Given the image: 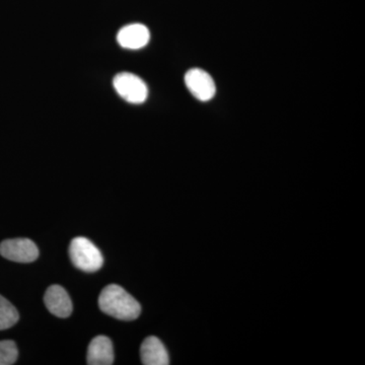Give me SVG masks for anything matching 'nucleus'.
<instances>
[{"label": "nucleus", "mask_w": 365, "mask_h": 365, "mask_svg": "<svg viewBox=\"0 0 365 365\" xmlns=\"http://www.w3.org/2000/svg\"><path fill=\"white\" fill-rule=\"evenodd\" d=\"M20 319L18 309L0 295V331L11 328Z\"/></svg>", "instance_id": "nucleus-10"}, {"label": "nucleus", "mask_w": 365, "mask_h": 365, "mask_svg": "<svg viewBox=\"0 0 365 365\" xmlns=\"http://www.w3.org/2000/svg\"><path fill=\"white\" fill-rule=\"evenodd\" d=\"M46 307L50 313L58 318H68L72 313V302L66 290L59 285L48 288L44 297Z\"/></svg>", "instance_id": "nucleus-7"}, {"label": "nucleus", "mask_w": 365, "mask_h": 365, "mask_svg": "<svg viewBox=\"0 0 365 365\" xmlns=\"http://www.w3.org/2000/svg\"><path fill=\"white\" fill-rule=\"evenodd\" d=\"M113 86L120 98L129 104L141 105L148 100V86L139 76L130 72H121L115 76Z\"/></svg>", "instance_id": "nucleus-3"}, {"label": "nucleus", "mask_w": 365, "mask_h": 365, "mask_svg": "<svg viewBox=\"0 0 365 365\" xmlns=\"http://www.w3.org/2000/svg\"><path fill=\"white\" fill-rule=\"evenodd\" d=\"M150 32L143 24H131L123 26L117 34L118 44L124 49H143L150 43Z\"/></svg>", "instance_id": "nucleus-6"}, {"label": "nucleus", "mask_w": 365, "mask_h": 365, "mask_svg": "<svg viewBox=\"0 0 365 365\" xmlns=\"http://www.w3.org/2000/svg\"><path fill=\"white\" fill-rule=\"evenodd\" d=\"M185 85L194 98L200 102H208L215 97L216 86L210 74L203 69H190L185 74Z\"/></svg>", "instance_id": "nucleus-5"}, {"label": "nucleus", "mask_w": 365, "mask_h": 365, "mask_svg": "<svg viewBox=\"0 0 365 365\" xmlns=\"http://www.w3.org/2000/svg\"><path fill=\"white\" fill-rule=\"evenodd\" d=\"M98 307L103 313L121 321H133L141 314L140 304L117 284L108 285L103 289L98 297Z\"/></svg>", "instance_id": "nucleus-1"}, {"label": "nucleus", "mask_w": 365, "mask_h": 365, "mask_svg": "<svg viewBox=\"0 0 365 365\" xmlns=\"http://www.w3.org/2000/svg\"><path fill=\"white\" fill-rule=\"evenodd\" d=\"M141 361L145 365H168L169 353L162 341L155 336L146 338L140 348Z\"/></svg>", "instance_id": "nucleus-9"}, {"label": "nucleus", "mask_w": 365, "mask_h": 365, "mask_svg": "<svg viewBox=\"0 0 365 365\" xmlns=\"http://www.w3.org/2000/svg\"><path fill=\"white\" fill-rule=\"evenodd\" d=\"M69 256L73 265L83 272H97L104 264L100 250L90 240L83 237L72 240Z\"/></svg>", "instance_id": "nucleus-2"}, {"label": "nucleus", "mask_w": 365, "mask_h": 365, "mask_svg": "<svg viewBox=\"0 0 365 365\" xmlns=\"http://www.w3.org/2000/svg\"><path fill=\"white\" fill-rule=\"evenodd\" d=\"M0 255L9 261L32 263L39 257V250L29 239L6 240L0 244Z\"/></svg>", "instance_id": "nucleus-4"}, {"label": "nucleus", "mask_w": 365, "mask_h": 365, "mask_svg": "<svg viewBox=\"0 0 365 365\" xmlns=\"http://www.w3.org/2000/svg\"><path fill=\"white\" fill-rule=\"evenodd\" d=\"M18 356V347L14 341H0V365L14 364Z\"/></svg>", "instance_id": "nucleus-11"}, {"label": "nucleus", "mask_w": 365, "mask_h": 365, "mask_svg": "<svg viewBox=\"0 0 365 365\" xmlns=\"http://www.w3.org/2000/svg\"><path fill=\"white\" fill-rule=\"evenodd\" d=\"M112 341L106 336L93 338L88 346V364L110 365L114 362Z\"/></svg>", "instance_id": "nucleus-8"}]
</instances>
